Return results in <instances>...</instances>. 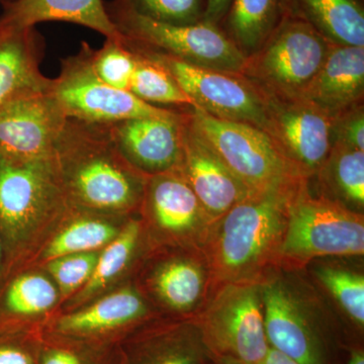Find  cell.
<instances>
[{
  "label": "cell",
  "mask_w": 364,
  "mask_h": 364,
  "mask_svg": "<svg viewBox=\"0 0 364 364\" xmlns=\"http://www.w3.org/2000/svg\"><path fill=\"white\" fill-rule=\"evenodd\" d=\"M61 303L58 287L44 268H23L0 287V326L42 328Z\"/></svg>",
  "instance_id": "24"
},
{
  "label": "cell",
  "mask_w": 364,
  "mask_h": 364,
  "mask_svg": "<svg viewBox=\"0 0 364 364\" xmlns=\"http://www.w3.org/2000/svg\"><path fill=\"white\" fill-rule=\"evenodd\" d=\"M363 213L324 196H313L309 181L301 184L289 203L277 268L304 270L321 258L363 257Z\"/></svg>",
  "instance_id": "5"
},
{
  "label": "cell",
  "mask_w": 364,
  "mask_h": 364,
  "mask_svg": "<svg viewBox=\"0 0 364 364\" xmlns=\"http://www.w3.org/2000/svg\"><path fill=\"white\" fill-rule=\"evenodd\" d=\"M364 47L331 44L320 70L301 97L332 119L363 105Z\"/></svg>",
  "instance_id": "22"
},
{
  "label": "cell",
  "mask_w": 364,
  "mask_h": 364,
  "mask_svg": "<svg viewBox=\"0 0 364 364\" xmlns=\"http://www.w3.org/2000/svg\"><path fill=\"white\" fill-rule=\"evenodd\" d=\"M38 364H121L119 343L72 341L41 330Z\"/></svg>",
  "instance_id": "31"
},
{
  "label": "cell",
  "mask_w": 364,
  "mask_h": 364,
  "mask_svg": "<svg viewBox=\"0 0 364 364\" xmlns=\"http://www.w3.org/2000/svg\"><path fill=\"white\" fill-rule=\"evenodd\" d=\"M69 205L54 157L0 154V240L6 279L30 264Z\"/></svg>",
  "instance_id": "3"
},
{
  "label": "cell",
  "mask_w": 364,
  "mask_h": 364,
  "mask_svg": "<svg viewBox=\"0 0 364 364\" xmlns=\"http://www.w3.org/2000/svg\"><path fill=\"white\" fill-rule=\"evenodd\" d=\"M130 218L102 214L70 203L26 267H38L69 254L102 250L123 231Z\"/></svg>",
  "instance_id": "23"
},
{
  "label": "cell",
  "mask_w": 364,
  "mask_h": 364,
  "mask_svg": "<svg viewBox=\"0 0 364 364\" xmlns=\"http://www.w3.org/2000/svg\"><path fill=\"white\" fill-rule=\"evenodd\" d=\"M123 41L105 39L100 49L90 47V62L93 70L105 83L129 91L136 59L135 53Z\"/></svg>",
  "instance_id": "32"
},
{
  "label": "cell",
  "mask_w": 364,
  "mask_h": 364,
  "mask_svg": "<svg viewBox=\"0 0 364 364\" xmlns=\"http://www.w3.org/2000/svg\"><path fill=\"white\" fill-rule=\"evenodd\" d=\"M343 364H364L363 345H355L349 348L348 355Z\"/></svg>",
  "instance_id": "39"
},
{
  "label": "cell",
  "mask_w": 364,
  "mask_h": 364,
  "mask_svg": "<svg viewBox=\"0 0 364 364\" xmlns=\"http://www.w3.org/2000/svg\"><path fill=\"white\" fill-rule=\"evenodd\" d=\"M129 49L168 72L193 100V107L220 119L250 124L261 130L264 127V95L243 76L193 65L158 53Z\"/></svg>",
  "instance_id": "13"
},
{
  "label": "cell",
  "mask_w": 364,
  "mask_h": 364,
  "mask_svg": "<svg viewBox=\"0 0 364 364\" xmlns=\"http://www.w3.org/2000/svg\"><path fill=\"white\" fill-rule=\"evenodd\" d=\"M149 248L140 217H131L119 236L100 251L97 267L85 286L62 303L56 313L74 310L132 282Z\"/></svg>",
  "instance_id": "21"
},
{
  "label": "cell",
  "mask_w": 364,
  "mask_h": 364,
  "mask_svg": "<svg viewBox=\"0 0 364 364\" xmlns=\"http://www.w3.org/2000/svg\"><path fill=\"white\" fill-rule=\"evenodd\" d=\"M100 251L69 254L38 265L44 268L54 280L62 303L77 293L90 280L97 267Z\"/></svg>",
  "instance_id": "33"
},
{
  "label": "cell",
  "mask_w": 364,
  "mask_h": 364,
  "mask_svg": "<svg viewBox=\"0 0 364 364\" xmlns=\"http://www.w3.org/2000/svg\"><path fill=\"white\" fill-rule=\"evenodd\" d=\"M105 11L124 44L131 49L158 53L193 65L242 75L246 55L219 26L200 21L171 25L136 13L124 0L105 2Z\"/></svg>",
  "instance_id": "6"
},
{
  "label": "cell",
  "mask_w": 364,
  "mask_h": 364,
  "mask_svg": "<svg viewBox=\"0 0 364 364\" xmlns=\"http://www.w3.org/2000/svg\"><path fill=\"white\" fill-rule=\"evenodd\" d=\"M156 318L132 280L74 310L55 313L41 330L72 341L114 344Z\"/></svg>",
  "instance_id": "15"
},
{
  "label": "cell",
  "mask_w": 364,
  "mask_h": 364,
  "mask_svg": "<svg viewBox=\"0 0 364 364\" xmlns=\"http://www.w3.org/2000/svg\"><path fill=\"white\" fill-rule=\"evenodd\" d=\"M215 364H243L240 363V361L236 360V359H233L231 358H223V356H219V358H215Z\"/></svg>",
  "instance_id": "41"
},
{
  "label": "cell",
  "mask_w": 364,
  "mask_h": 364,
  "mask_svg": "<svg viewBox=\"0 0 364 364\" xmlns=\"http://www.w3.org/2000/svg\"><path fill=\"white\" fill-rule=\"evenodd\" d=\"M189 122L223 163L253 193L309 181L296 173L267 132L191 107Z\"/></svg>",
  "instance_id": "7"
},
{
  "label": "cell",
  "mask_w": 364,
  "mask_h": 364,
  "mask_svg": "<svg viewBox=\"0 0 364 364\" xmlns=\"http://www.w3.org/2000/svg\"><path fill=\"white\" fill-rule=\"evenodd\" d=\"M262 280L228 282L215 287L196 321L215 358L263 364L268 351Z\"/></svg>",
  "instance_id": "10"
},
{
  "label": "cell",
  "mask_w": 364,
  "mask_h": 364,
  "mask_svg": "<svg viewBox=\"0 0 364 364\" xmlns=\"http://www.w3.org/2000/svg\"><path fill=\"white\" fill-rule=\"evenodd\" d=\"M299 272L275 268L263 277L268 344L299 364H343L351 347L346 331Z\"/></svg>",
  "instance_id": "4"
},
{
  "label": "cell",
  "mask_w": 364,
  "mask_h": 364,
  "mask_svg": "<svg viewBox=\"0 0 364 364\" xmlns=\"http://www.w3.org/2000/svg\"><path fill=\"white\" fill-rule=\"evenodd\" d=\"M334 143H341L355 149L364 151L363 105L352 107L349 111L333 119Z\"/></svg>",
  "instance_id": "36"
},
{
  "label": "cell",
  "mask_w": 364,
  "mask_h": 364,
  "mask_svg": "<svg viewBox=\"0 0 364 364\" xmlns=\"http://www.w3.org/2000/svg\"><path fill=\"white\" fill-rule=\"evenodd\" d=\"M121 364H215L196 318H156L119 342Z\"/></svg>",
  "instance_id": "18"
},
{
  "label": "cell",
  "mask_w": 364,
  "mask_h": 364,
  "mask_svg": "<svg viewBox=\"0 0 364 364\" xmlns=\"http://www.w3.org/2000/svg\"><path fill=\"white\" fill-rule=\"evenodd\" d=\"M133 282L160 318H196L214 291L212 269L200 247H151Z\"/></svg>",
  "instance_id": "9"
},
{
  "label": "cell",
  "mask_w": 364,
  "mask_h": 364,
  "mask_svg": "<svg viewBox=\"0 0 364 364\" xmlns=\"http://www.w3.org/2000/svg\"><path fill=\"white\" fill-rule=\"evenodd\" d=\"M134 53L136 62L129 88L131 93L153 105L161 104L193 107V100L177 85L168 72L156 62Z\"/></svg>",
  "instance_id": "30"
},
{
  "label": "cell",
  "mask_w": 364,
  "mask_h": 364,
  "mask_svg": "<svg viewBox=\"0 0 364 364\" xmlns=\"http://www.w3.org/2000/svg\"><path fill=\"white\" fill-rule=\"evenodd\" d=\"M287 0H231L219 26L246 57L268 39L284 16Z\"/></svg>",
  "instance_id": "27"
},
{
  "label": "cell",
  "mask_w": 364,
  "mask_h": 364,
  "mask_svg": "<svg viewBox=\"0 0 364 364\" xmlns=\"http://www.w3.org/2000/svg\"><path fill=\"white\" fill-rule=\"evenodd\" d=\"M6 279V263L4 257V247L0 240V287L4 284Z\"/></svg>",
  "instance_id": "40"
},
{
  "label": "cell",
  "mask_w": 364,
  "mask_h": 364,
  "mask_svg": "<svg viewBox=\"0 0 364 364\" xmlns=\"http://www.w3.org/2000/svg\"><path fill=\"white\" fill-rule=\"evenodd\" d=\"M303 183L251 193L213 222L203 249L214 289L228 282L263 279L279 267L289 203Z\"/></svg>",
  "instance_id": "2"
},
{
  "label": "cell",
  "mask_w": 364,
  "mask_h": 364,
  "mask_svg": "<svg viewBox=\"0 0 364 364\" xmlns=\"http://www.w3.org/2000/svg\"><path fill=\"white\" fill-rule=\"evenodd\" d=\"M14 1H16V0H0V4L4 7L7 6V4H13Z\"/></svg>",
  "instance_id": "42"
},
{
  "label": "cell",
  "mask_w": 364,
  "mask_h": 364,
  "mask_svg": "<svg viewBox=\"0 0 364 364\" xmlns=\"http://www.w3.org/2000/svg\"><path fill=\"white\" fill-rule=\"evenodd\" d=\"M330 47L306 21L286 14L259 49L247 56L242 76L269 97H301Z\"/></svg>",
  "instance_id": "8"
},
{
  "label": "cell",
  "mask_w": 364,
  "mask_h": 364,
  "mask_svg": "<svg viewBox=\"0 0 364 364\" xmlns=\"http://www.w3.org/2000/svg\"><path fill=\"white\" fill-rule=\"evenodd\" d=\"M322 196L363 213L364 151L335 142L318 173Z\"/></svg>",
  "instance_id": "29"
},
{
  "label": "cell",
  "mask_w": 364,
  "mask_h": 364,
  "mask_svg": "<svg viewBox=\"0 0 364 364\" xmlns=\"http://www.w3.org/2000/svg\"><path fill=\"white\" fill-rule=\"evenodd\" d=\"M41 327L0 326V364H38Z\"/></svg>",
  "instance_id": "35"
},
{
  "label": "cell",
  "mask_w": 364,
  "mask_h": 364,
  "mask_svg": "<svg viewBox=\"0 0 364 364\" xmlns=\"http://www.w3.org/2000/svg\"><path fill=\"white\" fill-rule=\"evenodd\" d=\"M136 13L171 25L203 21L205 0H124Z\"/></svg>",
  "instance_id": "34"
},
{
  "label": "cell",
  "mask_w": 364,
  "mask_h": 364,
  "mask_svg": "<svg viewBox=\"0 0 364 364\" xmlns=\"http://www.w3.org/2000/svg\"><path fill=\"white\" fill-rule=\"evenodd\" d=\"M177 170L214 221L253 193L198 135L188 112L184 117L183 156Z\"/></svg>",
  "instance_id": "19"
},
{
  "label": "cell",
  "mask_w": 364,
  "mask_h": 364,
  "mask_svg": "<svg viewBox=\"0 0 364 364\" xmlns=\"http://www.w3.org/2000/svg\"><path fill=\"white\" fill-rule=\"evenodd\" d=\"M311 273L323 291L327 293L341 311L352 331L363 341L364 331V275L360 270L347 267L335 257L314 260Z\"/></svg>",
  "instance_id": "28"
},
{
  "label": "cell",
  "mask_w": 364,
  "mask_h": 364,
  "mask_svg": "<svg viewBox=\"0 0 364 364\" xmlns=\"http://www.w3.org/2000/svg\"><path fill=\"white\" fill-rule=\"evenodd\" d=\"M263 364H299L293 359L287 358L284 354L275 350V349L270 347L268 351L267 358H265L264 363Z\"/></svg>",
  "instance_id": "38"
},
{
  "label": "cell",
  "mask_w": 364,
  "mask_h": 364,
  "mask_svg": "<svg viewBox=\"0 0 364 364\" xmlns=\"http://www.w3.org/2000/svg\"><path fill=\"white\" fill-rule=\"evenodd\" d=\"M49 92L66 117L87 123L111 124L172 111L143 102L130 91L117 90L98 77L86 42H81L77 54L61 60L59 75L51 79Z\"/></svg>",
  "instance_id": "11"
},
{
  "label": "cell",
  "mask_w": 364,
  "mask_h": 364,
  "mask_svg": "<svg viewBox=\"0 0 364 364\" xmlns=\"http://www.w3.org/2000/svg\"><path fill=\"white\" fill-rule=\"evenodd\" d=\"M67 119L49 90L16 98L0 109V154L20 159L54 157Z\"/></svg>",
  "instance_id": "17"
},
{
  "label": "cell",
  "mask_w": 364,
  "mask_h": 364,
  "mask_svg": "<svg viewBox=\"0 0 364 364\" xmlns=\"http://www.w3.org/2000/svg\"><path fill=\"white\" fill-rule=\"evenodd\" d=\"M262 130L303 178L310 181L324 164L334 144L333 119L306 98L264 95Z\"/></svg>",
  "instance_id": "14"
},
{
  "label": "cell",
  "mask_w": 364,
  "mask_h": 364,
  "mask_svg": "<svg viewBox=\"0 0 364 364\" xmlns=\"http://www.w3.org/2000/svg\"><path fill=\"white\" fill-rule=\"evenodd\" d=\"M54 161L71 205L102 214L139 215L148 177L124 159L107 124L67 119Z\"/></svg>",
  "instance_id": "1"
},
{
  "label": "cell",
  "mask_w": 364,
  "mask_h": 364,
  "mask_svg": "<svg viewBox=\"0 0 364 364\" xmlns=\"http://www.w3.org/2000/svg\"><path fill=\"white\" fill-rule=\"evenodd\" d=\"M231 0H205L203 21L220 26L226 16Z\"/></svg>",
  "instance_id": "37"
},
{
  "label": "cell",
  "mask_w": 364,
  "mask_h": 364,
  "mask_svg": "<svg viewBox=\"0 0 364 364\" xmlns=\"http://www.w3.org/2000/svg\"><path fill=\"white\" fill-rule=\"evenodd\" d=\"M45 21L76 23L102 33L105 39L123 41L102 0H16L4 6L0 14V26L26 28Z\"/></svg>",
  "instance_id": "25"
},
{
  "label": "cell",
  "mask_w": 364,
  "mask_h": 364,
  "mask_svg": "<svg viewBox=\"0 0 364 364\" xmlns=\"http://www.w3.org/2000/svg\"><path fill=\"white\" fill-rule=\"evenodd\" d=\"M44 54V37L36 26H0V109L16 98L49 90L51 78L40 69Z\"/></svg>",
  "instance_id": "20"
},
{
  "label": "cell",
  "mask_w": 364,
  "mask_h": 364,
  "mask_svg": "<svg viewBox=\"0 0 364 364\" xmlns=\"http://www.w3.org/2000/svg\"><path fill=\"white\" fill-rule=\"evenodd\" d=\"M286 14L306 21L333 45L364 47L363 0H287Z\"/></svg>",
  "instance_id": "26"
},
{
  "label": "cell",
  "mask_w": 364,
  "mask_h": 364,
  "mask_svg": "<svg viewBox=\"0 0 364 364\" xmlns=\"http://www.w3.org/2000/svg\"><path fill=\"white\" fill-rule=\"evenodd\" d=\"M186 112L134 117L107 124L112 141L124 159L149 177L181 167L183 156Z\"/></svg>",
  "instance_id": "16"
},
{
  "label": "cell",
  "mask_w": 364,
  "mask_h": 364,
  "mask_svg": "<svg viewBox=\"0 0 364 364\" xmlns=\"http://www.w3.org/2000/svg\"><path fill=\"white\" fill-rule=\"evenodd\" d=\"M139 217L150 248H203L214 222L179 170L148 177Z\"/></svg>",
  "instance_id": "12"
}]
</instances>
